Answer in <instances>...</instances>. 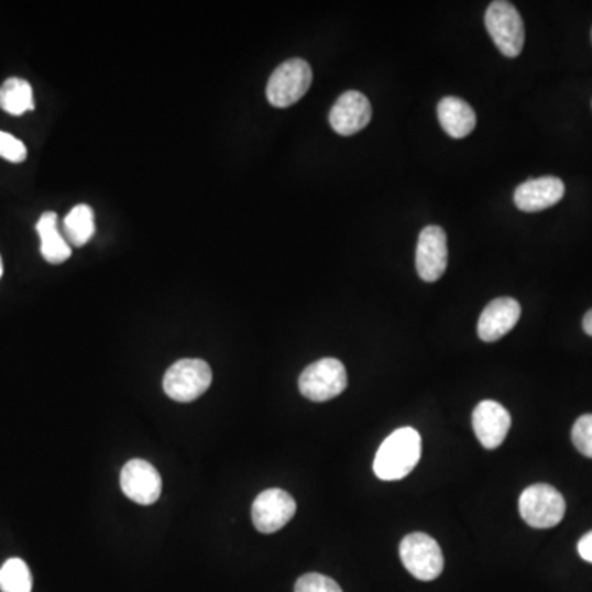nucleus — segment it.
I'll use <instances>...</instances> for the list:
<instances>
[{"instance_id":"obj_1","label":"nucleus","mask_w":592,"mask_h":592,"mask_svg":"<svg viewBox=\"0 0 592 592\" xmlns=\"http://www.w3.org/2000/svg\"><path fill=\"white\" fill-rule=\"evenodd\" d=\"M421 458V437L414 428H398L379 448L374 472L382 481L407 478Z\"/></svg>"},{"instance_id":"obj_2","label":"nucleus","mask_w":592,"mask_h":592,"mask_svg":"<svg viewBox=\"0 0 592 592\" xmlns=\"http://www.w3.org/2000/svg\"><path fill=\"white\" fill-rule=\"evenodd\" d=\"M485 29L507 58H517L525 45V25L514 3L495 0L485 12Z\"/></svg>"},{"instance_id":"obj_3","label":"nucleus","mask_w":592,"mask_h":592,"mask_svg":"<svg viewBox=\"0 0 592 592\" xmlns=\"http://www.w3.org/2000/svg\"><path fill=\"white\" fill-rule=\"evenodd\" d=\"M212 382L208 362L201 359H182L166 371L163 391L172 401L188 404L201 397Z\"/></svg>"},{"instance_id":"obj_4","label":"nucleus","mask_w":592,"mask_h":592,"mask_svg":"<svg viewBox=\"0 0 592 592\" xmlns=\"http://www.w3.org/2000/svg\"><path fill=\"white\" fill-rule=\"evenodd\" d=\"M299 392L311 402H328L348 387V372L338 359L326 358L313 362L299 375Z\"/></svg>"},{"instance_id":"obj_5","label":"nucleus","mask_w":592,"mask_h":592,"mask_svg":"<svg viewBox=\"0 0 592 592\" xmlns=\"http://www.w3.org/2000/svg\"><path fill=\"white\" fill-rule=\"evenodd\" d=\"M520 515L530 527H557L567 514L563 495L548 484H534L520 495Z\"/></svg>"},{"instance_id":"obj_6","label":"nucleus","mask_w":592,"mask_h":592,"mask_svg":"<svg viewBox=\"0 0 592 592\" xmlns=\"http://www.w3.org/2000/svg\"><path fill=\"white\" fill-rule=\"evenodd\" d=\"M313 83L311 66L302 58L282 63L267 85V99L275 108H290L308 92Z\"/></svg>"},{"instance_id":"obj_7","label":"nucleus","mask_w":592,"mask_h":592,"mask_svg":"<svg viewBox=\"0 0 592 592\" xmlns=\"http://www.w3.org/2000/svg\"><path fill=\"white\" fill-rule=\"evenodd\" d=\"M401 558L412 577L434 581L443 573L445 558L440 545L430 535L410 534L402 540Z\"/></svg>"},{"instance_id":"obj_8","label":"nucleus","mask_w":592,"mask_h":592,"mask_svg":"<svg viewBox=\"0 0 592 592\" xmlns=\"http://www.w3.org/2000/svg\"><path fill=\"white\" fill-rule=\"evenodd\" d=\"M296 502L282 489H268L252 505V522L261 534H275L294 518Z\"/></svg>"},{"instance_id":"obj_9","label":"nucleus","mask_w":592,"mask_h":592,"mask_svg":"<svg viewBox=\"0 0 592 592\" xmlns=\"http://www.w3.org/2000/svg\"><path fill=\"white\" fill-rule=\"evenodd\" d=\"M418 277L427 284L440 281L448 267V239L440 226H427L418 235Z\"/></svg>"},{"instance_id":"obj_10","label":"nucleus","mask_w":592,"mask_h":592,"mask_svg":"<svg viewBox=\"0 0 592 592\" xmlns=\"http://www.w3.org/2000/svg\"><path fill=\"white\" fill-rule=\"evenodd\" d=\"M372 119V106L359 91H346L329 112V124L336 134L351 138L368 128Z\"/></svg>"},{"instance_id":"obj_11","label":"nucleus","mask_w":592,"mask_h":592,"mask_svg":"<svg viewBox=\"0 0 592 592\" xmlns=\"http://www.w3.org/2000/svg\"><path fill=\"white\" fill-rule=\"evenodd\" d=\"M121 487L125 497L141 505L155 504L162 494L158 471L144 459H131L121 472Z\"/></svg>"},{"instance_id":"obj_12","label":"nucleus","mask_w":592,"mask_h":592,"mask_svg":"<svg viewBox=\"0 0 592 592\" xmlns=\"http://www.w3.org/2000/svg\"><path fill=\"white\" fill-rule=\"evenodd\" d=\"M511 425V414L497 402H481L472 412V427H474L475 437L484 448L495 449L504 443Z\"/></svg>"},{"instance_id":"obj_13","label":"nucleus","mask_w":592,"mask_h":592,"mask_svg":"<svg viewBox=\"0 0 592 592\" xmlns=\"http://www.w3.org/2000/svg\"><path fill=\"white\" fill-rule=\"evenodd\" d=\"M520 315V303L517 299L508 298V296L492 299L479 318V338L485 342L498 341L515 328Z\"/></svg>"},{"instance_id":"obj_14","label":"nucleus","mask_w":592,"mask_h":592,"mask_svg":"<svg viewBox=\"0 0 592 592\" xmlns=\"http://www.w3.org/2000/svg\"><path fill=\"white\" fill-rule=\"evenodd\" d=\"M564 196V183L557 176L528 179L514 193V202L520 211L538 212L558 205Z\"/></svg>"},{"instance_id":"obj_15","label":"nucleus","mask_w":592,"mask_h":592,"mask_svg":"<svg viewBox=\"0 0 592 592\" xmlns=\"http://www.w3.org/2000/svg\"><path fill=\"white\" fill-rule=\"evenodd\" d=\"M438 121L446 134L452 139L468 138L478 124L474 109L464 99L452 98V96L441 99L438 105Z\"/></svg>"},{"instance_id":"obj_16","label":"nucleus","mask_w":592,"mask_h":592,"mask_svg":"<svg viewBox=\"0 0 592 592\" xmlns=\"http://www.w3.org/2000/svg\"><path fill=\"white\" fill-rule=\"evenodd\" d=\"M36 231L42 241L40 251L46 262L58 265L72 257V248L66 242L65 235L59 232L56 212H43L42 218L36 222Z\"/></svg>"},{"instance_id":"obj_17","label":"nucleus","mask_w":592,"mask_h":592,"mask_svg":"<svg viewBox=\"0 0 592 592\" xmlns=\"http://www.w3.org/2000/svg\"><path fill=\"white\" fill-rule=\"evenodd\" d=\"M63 231L69 248H83L95 235V211L88 205H78L63 221Z\"/></svg>"},{"instance_id":"obj_18","label":"nucleus","mask_w":592,"mask_h":592,"mask_svg":"<svg viewBox=\"0 0 592 592\" xmlns=\"http://www.w3.org/2000/svg\"><path fill=\"white\" fill-rule=\"evenodd\" d=\"M0 108L10 116H22L35 109L33 89L29 81L9 78L0 86Z\"/></svg>"},{"instance_id":"obj_19","label":"nucleus","mask_w":592,"mask_h":592,"mask_svg":"<svg viewBox=\"0 0 592 592\" xmlns=\"http://www.w3.org/2000/svg\"><path fill=\"white\" fill-rule=\"evenodd\" d=\"M32 573L25 561L10 558L0 568V591L32 592Z\"/></svg>"},{"instance_id":"obj_20","label":"nucleus","mask_w":592,"mask_h":592,"mask_svg":"<svg viewBox=\"0 0 592 592\" xmlns=\"http://www.w3.org/2000/svg\"><path fill=\"white\" fill-rule=\"evenodd\" d=\"M571 438L578 451L592 459V415H583L574 424Z\"/></svg>"},{"instance_id":"obj_21","label":"nucleus","mask_w":592,"mask_h":592,"mask_svg":"<svg viewBox=\"0 0 592 592\" xmlns=\"http://www.w3.org/2000/svg\"><path fill=\"white\" fill-rule=\"evenodd\" d=\"M295 592H342V590L331 578L309 573L296 581Z\"/></svg>"},{"instance_id":"obj_22","label":"nucleus","mask_w":592,"mask_h":592,"mask_svg":"<svg viewBox=\"0 0 592 592\" xmlns=\"http://www.w3.org/2000/svg\"><path fill=\"white\" fill-rule=\"evenodd\" d=\"M0 156L7 162L22 163L26 160V147L23 142L7 132L0 131Z\"/></svg>"},{"instance_id":"obj_23","label":"nucleus","mask_w":592,"mask_h":592,"mask_svg":"<svg viewBox=\"0 0 592 592\" xmlns=\"http://www.w3.org/2000/svg\"><path fill=\"white\" fill-rule=\"evenodd\" d=\"M578 553L584 561L592 563V531L581 538L580 544H578Z\"/></svg>"},{"instance_id":"obj_24","label":"nucleus","mask_w":592,"mask_h":592,"mask_svg":"<svg viewBox=\"0 0 592 592\" xmlns=\"http://www.w3.org/2000/svg\"><path fill=\"white\" fill-rule=\"evenodd\" d=\"M583 329L586 335L592 336V309H590V311L586 313V316H584Z\"/></svg>"},{"instance_id":"obj_25","label":"nucleus","mask_w":592,"mask_h":592,"mask_svg":"<svg viewBox=\"0 0 592 592\" xmlns=\"http://www.w3.org/2000/svg\"><path fill=\"white\" fill-rule=\"evenodd\" d=\"M3 274V264H2V257H0V278H2Z\"/></svg>"},{"instance_id":"obj_26","label":"nucleus","mask_w":592,"mask_h":592,"mask_svg":"<svg viewBox=\"0 0 592 592\" xmlns=\"http://www.w3.org/2000/svg\"><path fill=\"white\" fill-rule=\"evenodd\" d=\"M591 35H592V33H591Z\"/></svg>"}]
</instances>
